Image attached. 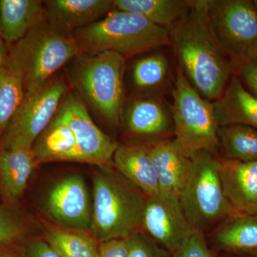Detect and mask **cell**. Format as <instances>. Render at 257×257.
I'll list each match as a JSON object with an SVG mask.
<instances>
[{"label":"cell","mask_w":257,"mask_h":257,"mask_svg":"<svg viewBox=\"0 0 257 257\" xmlns=\"http://www.w3.org/2000/svg\"><path fill=\"white\" fill-rule=\"evenodd\" d=\"M170 31L182 73L203 97L218 100L235 69L211 28L208 0H192L189 13Z\"/></svg>","instance_id":"cell-1"},{"label":"cell","mask_w":257,"mask_h":257,"mask_svg":"<svg viewBox=\"0 0 257 257\" xmlns=\"http://www.w3.org/2000/svg\"><path fill=\"white\" fill-rule=\"evenodd\" d=\"M89 231L99 242L128 239L140 231L147 197L120 174L101 169L94 177Z\"/></svg>","instance_id":"cell-2"},{"label":"cell","mask_w":257,"mask_h":257,"mask_svg":"<svg viewBox=\"0 0 257 257\" xmlns=\"http://www.w3.org/2000/svg\"><path fill=\"white\" fill-rule=\"evenodd\" d=\"M74 38L81 52L94 54L108 51L125 59L171 46L170 29L157 26L141 15L116 9L80 30Z\"/></svg>","instance_id":"cell-3"},{"label":"cell","mask_w":257,"mask_h":257,"mask_svg":"<svg viewBox=\"0 0 257 257\" xmlns=\"http://www.w3.org/2000/svg\"><path fill=\"white\" fill-rule=\"evenodd\" d=\"M79 52L74 37L55 31L42 21L15 44L10 57L23 71L25 93H32L43 87Z\"/></svg>","instance_id":"cell-4"},{"label":"cell","mask_w":257,"mask_h":257,"mask_svg":"<svg viewBox=\"0 0 257 257\" xmlns=\"http://www.w3.org/2000/svg\"><path fill=\"white\" fill-rule=\"evenodd\" d=\"M126 59L115 52L91 54L80 59L72 82L86 99L109 124L119 125L124 107Z\"/></svg>","instance_id":"cell-5"},{"label":"cell","mask_w":257,"mask_h":257,"mask_svg":"<svg viewBox=\"0 0 257 257\" xmlns=\"http://www.w3.org/2000/svg\"><path fill=\"white\" fill-rule=\"evenodd\" d=\"M171 106L175 142L186 156L200 151L215 153L219 148V128L214 104L203 97L179 69Z\"/></svg>","instance_id":"cell-6"},{"label":"cell","mask_w":257,"mask_h":257,"mask_svg":"<svg viewBox=\"0 0 257 257\" xmlns=\"http://www.w3.org/2000/svg\"><path fill=\"white\" fill-rule=\"evenodd\" d=\"M191 158L192 167L179 202L190 226L204 231L235 214L225 197L220 159L207 151L197 152Z\"/></svg>","instance_id":"cell-7"},{"label":"cell","mask_w":257,"mask_h":257,"mask_svg":"<svg viewBox=\"0 0 257 257\" xmlns=\"http://www.w3.org/2000/svg\"><path fill=\"white\" fill-rule=\"evenodd\" d=\"M208 15L234 69L257 55V6L253 0H208Z\"/></svg>","instance_id":"cell-8"},{"label":"cell","mask_w":257,"mask_h":257,"mask_svg":"<svg viewBox=\"0 0 257 257\" xmlns=\"http://www.w3.org/2000/svg\"><path fill=\"white\" fill-rule=\"evenodd\" d=\"M66 92L65 83L56 80L35 92L25 93L23 102L2 137L0 148L32 149L55 117Z\"/></svg>","instance_id":"cell-9"},{"label":"cell","mask_w":257,"mask_h":257,"mask_svg":"<svg viewBox=\"0 0 257 257\" xmlns=\"http://www.w3.org/2000/svg\"><path fill=\"white\" fill-rule=\"evenodd\" d=\"M57 114L73 132L79 162L111 169L117 144L101 132L89 116L83 101L73 94L64 96Z\"/></svg>","instance_id":"cell-10"},{"label":"cell","mask_w":257,"mask_h":257,"mask_svg":"<svg viewBox=\"0 0 257 257\" xmlns=\"http://www.w3.org/2000/svg\"><path fill=\"white\" fill-rule=\"evenodd\" d=\"M191 227L179 200L170 199L162 194L147 197L142 228L172 256Z\"/></svg>","instance_id":"cell-11"},{"label":"cell","mask_w":257,"mask_h":257,"mask_svg":"<svg viewBox=\"0 0 257 257\" xmlns=\"http://www.w3.org/2000/svg\"><path fill=\"white\" fill-rule=\"evenodd\" d=\"M46 209L54 220L66 229L89 231L92 207L84 179L66 177L56 184L47 197Z\"/></svg>","instance_id":"cell-12"},{"label":"cell","mask_w":257,"mask_h":257,"mask_svg":"<svg viewBox=\"0 0 257 257\" xmlns=\"http://www.w3.org/2000/svg\"><path fill=\"white\" fill-rule=\"evenodd\" d=\"M147 148L160 194L179 200L192 167V158L184 155L175 140H160Z\"/></svg>","instance_id":"cell-13"},{"label":"cell","mask_w":257,"mask_h":257,"mask_svg":"<svg viewBox=\"0 0 257 257\" xmlns=\"http://www.w3.org/2000/svg\"><path fill=\"white\" fill-rule=\"evenodd\" d=\"M225 197L235 214H257V161L220 159Z\"/></svg>","instance_id":"cell-14"},{"label":"cell","mask_w":257,"mask_h":257,"mask_svg":"<svg viewBox=\"0 0 257 257\" xmlns=\"http://www.w3.org/2000/svg\"><path fill=\"white\" fill-rule=\"evenodd\" d=\"M49 25L55 31L68 32L84 28L108 15L114 7L110 0H51L47 1Z\"/></svg>","instance_id":"cell-15"},{"label":"cell","mask_w":257,"mask_h":257,"mask_svg":"<svg viewBox=\"0 0 257 257\" xmlns=\"http://www.w3.org/2000/svg\"><path fill=\"white\" fill-rule=\"evenodd\" d=\"M214 104L219 126L243 124L257 128V97L246 89L235 74Z\"/></svg>","instance_id":"cell-16"},{"label":"cell","mask_w":257,"mask_h":257,"mask_svg":"<svg viewBox=\"0 0 257 257\" xmlns=\"http://www.w3.org/2000/svg\"><path fill=\"white\" fill-rule=\"evenodd\" d=\"M113 163L120 175L147 197L160 194L156 174L147 147L119 146L115 152Z\"/></svg>","instance_id":"cell-17"},{"label":"cell","mask_w":257,"mask_h":257,"mask_svg":"<svg viewBox=\"0 0 257 257\" xmlns=\"http://www.w3.org/2000/svg\"><path fill=\"white\" fill-rule=\"evenodd\" d=\"M37 165L32 149L0 148V186L8 204H14L23 196Z\"/></svg>","instance_id":"cell-18"},{"label":"cell","mask_w":257,"mask_h":257,"mask_svg":"<svg viewBox=\"0 0 257 257\" xmlns=\"http://www.w3.org/2000/svg\"><path fill=\"white\" fill-rule=\"evenodd\" d=\"M43 17L42 2L0 0V38L8 44L18 43Z\"/></svg>","instance_id":"cell-19"},{"label":"cell","mask_w":257,"mask_h":257,"mask_svg":"<svg viewBox=\"0 0 257 257\" xmlns=\"http://www.w3.org/2000/svg\"><path fill=\"white\" fill-rule=\"evenodd\" d=\"M32 150L37 165L55 161L79 162L73 132L57 114L37 138Z\"/></svg>","instance_id":"cell-20"},{"label":"cell","mask_w":257,"mask_h":257,"mask_svg":"<svg viewBox=\"0 0 257 257\" xmlns=\"http://www.w3.org/2000/svg\"><path fill=\"white\" fill-rule=\"evenodd\" d=\"M192 0H114L115 9L135 13L170 29L189 13Z\"/></svg>","instance_id":"cell-21"},{"label":"cell","mask_w":257,"mask_h":257,"mask_svg":"<svg viewBox=\"0 0 257 257\" xmlns=\"http://www.w3.org/2000/svg\"><path fill=\"white\" fill-rule=\"evenodd\" d=\"M214 239L228 251L257 253V214L228 216L216 229Z\"/></svg>","instance_id":"cell-22"},{"label":"cell","mask_w":257,"mask_h":257,"mask_svg":"<svg viewBox=\"0 0 257 257\" xmlns=\"http://www.w3.org/2000/svg\"><path fill=\"white\" fill-rule=\"evenodd\" d=\"M170 117L165 106L155 98L134 101L126 114V126L131 133L159 136L168 131Z\"/></svg>","instance_id":"cell-23"},{"label":"cell","mask_w":257,"mask_h":257,"mask_svg":"<svg viewBox=\"0 0 257 257\" xmlns=\"http://www.w3.org/2000/svg\"><path fill=\"white\" fill-rule=\"evenodd\" d=\"M45 240L61 257H99V242L87 231L50 228Z\"/></svg>","instance_id":"cell-24"},{"label":"cell","mask_w":257,"mask_h":257,"mask_svg":"<svg viewBox=\"0 0 257 257\" xmlns=\"http://www.w3.org/2000/svg\"><path fill=\"white\" fill-rule=\"evenodd\" d=\"M25 95L23 71L10 59L0 71V138Z\"/></svg>","instance_id":"cell-25"},{"label":"cell","mask_w":257,"mask_h":257,"mask_svg":"<svg viewBox=\"0 0 257 257\" xmlns=\"http://www.w3.org/2000/svg\"><path fill=\"white\" fill-rule=\"evenodd\" d=\"M219 138L224 159L257 161V128L243 124L219 126Z\"/></svg>","instance_id":"cell-26"},{"label":"cell","mask_w":257,"mask_h":257,"mask_svg":"<svg viewBox=\"0 0 257 257\" xmlns=\"http://www.w3.org/2000/svg\"><path fill=\"white\" fill-rule=\"evenodd\" d=\"M169 62L163 54L157 53L140 59L134 65V84L142 90H155L165 84Z\"/></svg>","instance_id":"cell-27"},{"label":"cell","mask_w":257,"mask_h":257,"mask_svg":"<svg viewBox=\"0 0 257 257\" xmlns=\"http://www.w3.org/2000/svg\"><path fill=\"white\" fill-rule=\"evenodd\" d=\"M27 232L26 223L13 204H0V248L22 241Z\"/></svg>","instance_id":"cell-28"},{"label":"cell","mask_w":257,"mask_h":257,"mask_svg":"<svg viewBox=\"0 0 257 257\" xmlns=\"http://www.w3.org/2000/svg\"><path fill=\"white\" fill-rule=\"evenodd\" d=\"M128 257H173L146 233L140 231L128 238Z\"/></svg>","instance_id":"cell-29"},{"label":"cell","mask_w":257,"mask_h":257,"mask_svg":"<svg viewBox=\"0 0 257 257\" xmlns=\"http://www.w3.org/2000/svg\"><path fill=\"white\" fill-rule=\"evenodd\" d=\"M173 257H213L204 231L192 226Z\"/></svg>","instance_id":"cell-30"},{"label":"cell","mask_w":257,"mask_h":257,"mask_svg":"<svg viewBox=\"0 0 257 257\" xmlns=\"http://www.w3.org/2000/svg\"><path fill=\"white\" fill-rule=\"evenodd\" d=\"M234 74L246 89L257 97V55L238 65Z\"/></svg>","instance_id":"cell-31"},{"label":"cell","mask_w":257,"mask_h":257,"mask_svg":"<svg viewBox=\"0 0 257 257\" xmlns=\"http://www.w3.org/2000/svg\"><path fill=\"white\" fill-rule=\"evenodd\" d=\"M127 239H112L99 242V257H128Z\"/></svg>","instance_id":"cell-32"},{"label":"cell","mask_w":257,"mask_h":257,"mask_svg":"<svg viewBox=\"0 0 257 257\" xmlns=\"http://www.w3.org/2000/svg\"><path fill=\"white\" fill-rule=\"evenodd\" d=\"M26 257H61L45 240H30L23 248Z\"/></svg>","instance_id":"cell-33"},{"label":"cell","mask_w":257,"mask_h":257,"mask_svg":"<svg viewBox=\"0 0 257 257\" xmlns=\"http://www.w3.org/2000/svg\"><path fill=\"white\" fill-rule=\"evenodd\" d=\"M0 257H26L24 253L23 248L22 250H17L15 248L5 247L0 248Z\"/></svg>","instance_id":"cell-34"},{"label":"cell","mask_w":257,"mask_h":257,"mask_svg":"<svg viewBox=\"0 0 257 257\" xmlns=\"http://www.w3.org/2000/svg\"><path fill=\"white\" fill-rule=\"evenodd\" d=\"M10 60V54L8 53L4 41L0 38V71L8 64Z\"/></svg>","instance_id":"cell-35"},{"label":"cell","mask_w":257,"mask_h":257,"mask_svg":"<svg viewBox=\"0 0 257 257\" xmlns=\"http://www.w3.org/2000/svg\"><path fill=\"white\" fill-rule=\"evenodd\" d=\"M253 1H254L255 4H256L257 6V0H253Z\"/></svg>","instance_id":"cell-36"}]
</instances>
